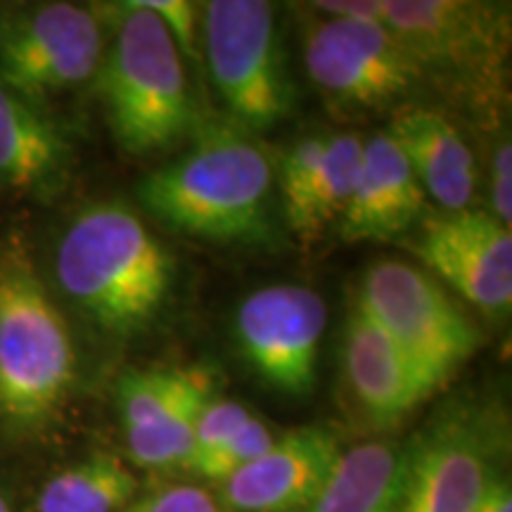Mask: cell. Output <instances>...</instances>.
Segmentation results:
<instances>
[{"label": "cell", "mask_w": 512, "mask_h": 512, "mask_svg": "<svg viewBox=\"0 0 512 512\" xmlns=\"http://www.w3.org/2000/svg\"><path fill=\"white\" fill-rule=\"evenodd\" d=\"M136 472L114 453H93L43 484L36 512H121L138 496Z\"/></svg>", "instance_id": "cell-20"}, {"label": "cell", "mask_w": 512, "mask_h": 512, "mask_svg": "<svg viewBox=\"0 0 512 512\" xmlns=\"http://www.w3.org/2000/svg\"><path fill=\"white\" fill-rule=\"evenodd\" d=\"M491 216L505 228L512 226V145L498 143L491 159Z\"/></svg>", "instance_id": "cell-27"}, {"label": "cell", "mask_w": 512, "mask_h": 512, "mask_svg": "<svg viewBox=\"0 0 512 512\" xmlns=\"http://www.w3.org/2000/svg\"><path fill=\"white\" fill-rule=\"evenodd\" d=\"M275 441L271 427L264 420L249 418L245 425L235 432V437L226 441L219 451H214L202 463H197L190 470V475L207 479V482H226L235 472L247 467L252 460H256L261 453H266Z\"/></svg>", "instance_id": "cell-22"}, {"label": "cell", "mask_w": 512, "mask_h": 512, "mask_svg": "<svg viewBox=\"0 0 512 512\" xmlns=\"http://www.w3.org/2000/svg\"><path fill=\"white\" fill-rule=\"evenodd\" d=\"M174 278V256L128 204L81 209L57 240V287L107 335L150 330L169 304Z\"/></svg>", "instance_id": "cell-1"}, {"label": "cell", "mask_w": 512, "mask_h": 512, "mask_svg": "<svg viewBox=\"0 0 512 512\" xmlns=\"http://www.w3.org/2000/svg\"><path fill=\"white\" fill-rule=\"evenodd\" d=\"M330 133H313L294 143L280 159V192H283V209L302 197L306 185L316 174Z\"/></svg>", "instance_id": "cell-24"}, {"label": "cell", "mask_w": 512, "mask_h": 512, "mask_svg": "<svg viewBox=\"0 0 512 512\" xmlns=\"http://www.w3.org/2000/svg\"><path fill=\"white\" fill-rule=\"evenodd\" d=\"M356 306L437 389L479 347L477 325L432 275L406 261L384 259L370 266Z\"/></svg>", "instance_id": "cell-6"}, {"label": "cell", "mask_w": 512, "mask_h": 512, "mask_svg": "<svg viewBox=\"0 0 512 512\" xmlns=\"http://www.w3.org/2000/svg\"><path fill=\"white\" fill-rule=\"evenodd\" d=\"M384 29L413 57L418 69L458 79L489 76L503 62L508 24L503 10L463 0H382Z\"/></svg>", "instance_id": "cell-10"}, {"label": "cell", "mask_w": 512, "mask_h": 512, "mask_svg": "<svg viewBox=\"0 0 512 512\" xmlns=\"http://www.w3.org/2000/svg\"><path fill=\"white\" fill-rule=\"evenodd\" d=\"M427 197L387 133L363 140L354 195L337 221L344 242H389L413 228Z\"/></svg>", "instance_id": "cell-14"}, {"label": "cell", "mask_w": 512, "mask_h": 512, "mask_svg": "<svg viewBox=\"0 0 512 512\" xmlns=\"http://www.w3.org/2000/svg\"><path fill=\"white\" fill-rule=\"evenodd\" d=\"M384 133L401 150L425 197L430 195L441 211L470 207L477 185L475 155L444 114L408 107L394 114Z\"/></svg>", "instance_id": "cell-16"}, {"label": "cell", "mask_w": 512, "mask_h": 512, "mask_svg": "<svg viewBox=\"0 0 512 512\" xmlns=\"http://www.w3.org/2000/svg\"><path fill=\"white\" fill-rule=\"evenodd\" d=\"M0 512H12L10 501H8V496H5V494H0Z\"/></svg>", "instance_id": "cell-30"}, {"label": "cell", "mask_w": 512, "mask_h": 512, "mask_svg": "<svg viewBox=\"0 0 512 512\" xmlns=\"http://www.w3.org/2000/svg\"><path fill=\"white\" fill-rule=\"evenodd\" d=\"M102 24L74 3H41L0 17V83L36 102L88 81L102 62Z\"/></svg>", "instance_id": "cell-7"}, {"label": "cell", "mask_w": 512, "mask_h": 512, "mask_svg": "<svg viewBox=\"0 0 512 512\" xmlns=\"http://www.w3.org/2000/svg\"><path fill=\"white\" fill-rule=\"evenodd\" d=\"M422 264L472 306L505 316L512 306V233L484 209L441 211L413 245Z\"/></svg>", "instance_id": "cell-11"}, {"label": "cell", "mask_w": 512, "mask_h": 512, "mask_svg": "<svg viewBox=\"0 0 512 512\" xmlns=\"http://www.w3.org/2000/svg\"><path fill=\"white\" fill-rule=\"evenodd\" d=\"M406 446L366 441L342 451L320 494L299 512H396Z\"/></svg>", "instance_id": "cell-18"}, {"label": "cell", "mask_w": 512, "mask_h": 512, "mask_svg": "<svg viewBox=\"0 0 512 512\" xmlns=\"http://www.w3.org/2000/svg\"><path fill=\"white\" fill-rule=\"evenodd\" d=\"M204 368L140 370L121 377L117 387V411L124 434H133L162 420L185 394L209 380Z\"/></svg>", "instance_id": "cell-21"}, {"label": "cell", "mask_w": 512, "mask_h": 512, "mask_svg": "<svg viewBox=\"0 0 512 512\" xmlns=\"http://www.w3.org/2000/svg\"><path fill=\"white\" fill-rule=\"evenodd\" d=\"M475 512H512L510 482L496 470V467L489 475V479H486Z\"/></svg>", "instance_id": "cell-29"}, {"label": "cell", "mask_w": 512, "mask_h": 512, "mask_svg": "<svg viewBox=\"0 0 512 512\" xmlns=\"http://www.w3.org/2000/svg\"><path fill=\"white\" fill-rule=\"evenodd\" d=\"M202 38L211 81L235 124L245 131H261L285 119L292 91L271 3H204Z\"/></svg>", "instance_id": "cell-5"}, {"label": "cell", "mask_w": 512, "mask_h": 512, "mask_svg": "<svg viewBox=\"0 0 512 512\" xmlns=\"http://www.w3.org/2000/svg\"><path fill=\"white\" fill-rule=\"evenodd\" d=\"M363 138L356 133H330L316 174L297 202L285 207V219L302 240H316L342 219L354 195L361 169Z\"/></svg>", "instance_id": "cell-19"}, {"label": "cell", "mask_w": 512, "mask_h": 512, "mask_svg": "<svg viewBox=\"0 0 512 512\" xmlns=\"http://www.w3.org/2000/svg\"><path fill=\"white\" fill-rule=\"evenodd\" d=\"M328 309L316 290L271 285L249 294L235 313L240 354L275 392L306 396L318 382Z\"/></svg>", "instance_id": "cell-9"}, {"label": "cell", "mask_w": 512, "mask_h": 512, "mask_svg": "<svg viewBox=\"0 0 512 512\" xmlns=\"http://www.w3.org/2000/svg\"><path fill=\"white\" fill-rule=\"evenodd\" d=\"M100 95L114 138L131 155L169 150L195 126L183 55L138 0L114 10V41L100 64Z\"/></svg>", "instance_id": "cell-4"}, {"label": "cell", "mask_w": 512, "mask_h": 512, "mask_svg": "<svg viewBox=\"0 0 512 512\" xmlns=\"http://www.w3.org/2000/svg\"><path fill=\"white\" fill-rule=\"evenodd\" d=\"M72 147L48 114L0 83V183L29 195L60 190Z\"/></svg>", "instance_id": "cell-17"}, {"label": "cell", "mask_w": 512, "mask_h": 512, "mask_svg": "<svg viewBox=\"0 0 512 512\" xmlns=\"http://www.w3.org/2000/svg\"><path fill=\"white\" fill-rule=\"evenodd\" d=\"M342 448L323 427L287 432L266 453L221 482V505L233 512H299L320 494Z\"/></svg>", "instance_id": "cell-13"}, {"label": "cell", "mask_w": 512, "mask_h": 512, "mask_svg": "<svg viewBox=\"0 0 512 512\" xmlns=\"http://www.w3.org/2000/svg\"><path fill=\"white\" fill-rule=\"evenodd\" d=\"M145 10H150L171 41L176 43L178 53L188 55L190 60L200 57V19H202V5L190 3V0H138Z\"/></svg>", "instance_id": "cell-25"}, {"label": "cell", "mask_w": 512, "mask_h": 512, "mask_svg": "<svg viewBox=\"0 0 512 512\" xmlns=\"http://www.w3.org/2000/svg\"><path fill=\"white\" fill-rule=\"evenodd\" d=\"M249 418H252V413H249L245 403L219 399V396L209 399L207 406L202 408L200 418H197L190 456L185 460L183 470L190 472L197 463H202V460L211 456L214 451H219L226 441L235 437V432H238Z\"/></svg>", "instance_id": "cell-23"}, {"label": "cell", "mask_w": 512, "mask_h": 512, "mask_svg": "<svg viewBox=\"0 0 512 512\" xmlns=\"http://www.w3.org/2000/svg\"><path fill=\"white\" fill-rule=\"evenodd\" d=\"M491 472L489 441L477 422L444 415L406 446L396 512H475Z\"/></svg>", "instance_id": "cell-12"}, {"label": "cell", "mask_w": 512, "mask_h": 512, "mask_svg": "<svg viewBox=\"0 0 512 512\" xmlns=\"http://www.w3.org/2000/svg\"><path fill=\"white\" fill-rule=\"evenodd\" d=\"M271 157L240 126H207L174 162L138 185L159 223L207 242H256L268 233Z\"/></svg>", "instance_id": "cell-2"}, {"label": "cell", "mask_w": 512, "mask_h": 512, "mask_svg": "<svg viewBox=\"0 0 512 512\" xmlns=\"http://www.w3.org/2000/svg\"><path fill=\"white\" fill-rule=\"evenodd\" d=\"M304 64L337 110L373 112L403 98L422 72L382 24L316 15L304 24Z\"/></svg>", "instance_id": "cell-8"}, {"label": "cell", "mask_w": 512, "mask_h": 512, "mask_svg": "<svg viewBox=\"0 0 512 512\" xmlns=\"http://www.w3.org/2000/svg\"><path fill=\"white\" fill-rule=\"evenodd\" d=\"M121 512H223V505L204 486L174 484L136 496Z\"/></svg>", "instance_id": "cell-26"}, {"label": "cell", "mask_w": 512, "mask_h": 512, "mask_svg": "<svg viewBox=\"0 0 512 512\" xmlns=\"http://www.w3.org/2000/svg\"><path fill=\"white\" fill-rule=\"evenodd\" d=\"M344 368L356 401L377 425L399 422L437 392L399 344L358 306L344 335Z\"/></svg>", "instance_id": "cell-15"}, {"label": "cell", "mask_w": 512, "mask_h": 512, "mask_svg": "<svg viewBox=\"0 0 512 512\" xmlns=\"http://www.w3.org/2000/svg\"><path fill=\"white\" fill-rule=\"evenodd\" d=\"M76 377L72 330L24 240L0 242V420L34 430L53 420Z\"/></svg>", "instance_id": "cell-3"}, {"label": "cell", "mask_w": 512, "mask_h": 512, "mask_svg": "<svg viewBox=\"0 0 512 512\" xmlns=\"http://www.w3.org/2000/svg\"><path fill=\"white\" fill-rule=\"evenodd\" d=\"M316 15L347 19V22L363 24H382L384 27V10L382 0H323V3L311 5Z\"/></svg>", "instance_id": "cell-28"}]
</instances>
